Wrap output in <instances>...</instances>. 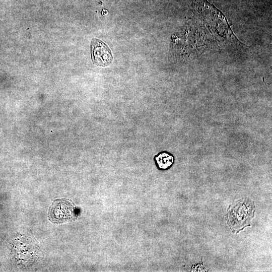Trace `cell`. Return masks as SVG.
Masks as SVG:
<instances>
[{
  "mask_svg": "<svg viewBox=\"0 0 272 272\" xmlns=\"http://www.w3.org/2000/svg\"><path fill=\"white\" fill-rule=\"evenodd\" d=\"M74 208L67 200L59 199L53 202L49 212L50 220L54 223L69 220L74 215Z\"/></svg>",
  "mask_w": 272,
  "mask_h": 272,
  "instance_id": "7a4b0ae2",
  "label": "cell"
},
{
  "mask_svg": "<svg viewBox=\"0 0 272 272\" xmlns=\"http://www.w3.org/2000/svg\"><path fill=\"white\" fill-rule=\"evenodd\" d=\"M91 56L94 64L107 66L113 60V56L109 47L101 40L94 38L91 42Z\"/></svg>",
  "mask_w": 272,
  "mask_h": 272,
  "instance_id": "6da1fadb",
  "label": "cell"
},
{
  "mask_svg": "<svg viewBox=\"0 0 272 272\" xmlns=\"http://www.w3.org/2000/svg\"><path fill=\"white\" fill-rule=\"evenodd\" d=\"M155 161L158 168L165 170L170 168L174 162L172 154L167 152H162L155 156Z\"/></svg>",
  "mask_w": 272,
  "mask_h": 272,
  "instance_id": "3957f363",
  "label": "cell"
}]
</instances>
